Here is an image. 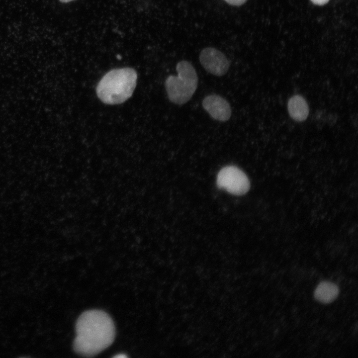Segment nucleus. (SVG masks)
<instances>
[{
	"label": "nucleus",
	"mask_w": 358,
	"mask_h": 358,
	"mask_svg": "<svg viewBox=\"0 0 358 358\" xmlns=\"http://www.w3.org/2000/svg\"><path fill=\"white\" fill-rule=\"evenodd\" d=\"M287 107L290 116L296 121H304L308 115L307 103L300 95H296L291 97L288 102Z\"/></svg>",
	"instance_id": "nucleus-8"
},
{
	"label": "nucleus",
	"mask_w": 358,
	"mask_h": 358,
	"mask_svg": "<svg viewBox=\"0 0 358 358\" xmlns=\"http://www.w3.org/2000/svg\"><path fill=\"white\" fill-rule=\"evenodd\" d=\"M74 351L87 357L94 356L108 347L113 342L115 326L110 316L99 310L83 313L76 325Z\"/></svg>",
	"instance_id": "nucleus-1"
},
{
	"label": "nucleus",
	"mask_w": 358,
	"mask_h": 358,
	"mask_svg": "<svg viewBox=\"0 0 358 358\" xmlns=\"http://www.w3.org/2000/svg\"><path fill=\"white\" fill-rule=\"evenodd\" d=\"M114 358H126V357H127V356L126 355H125V354H119V355L118 354V355H116V356H114Z\"/></svg>",
	"instance_id": "nucleus-11"
},
{
	"label": "nucleus",
	"mask_w": 358,
	"mask_h": 358,
	"mask_svg": "<svg viewBox=\"0 0 358 358\" xmlns=\"http://www.w3.org/2000/svg\"><path fill=\"white\" fill-rule=\"evenodd\" d=\"M217 185L234 195H243L249 190L250 183L243 171L234 166L222 168L217 177Z\"/></svg>",
	"instance_id": "nucleus-4"
},
{
	"label": "nucleus",
	"mask_w": 358,
	"mask_h": 358,
	"mask_svg": "<svg viewBox=\"0 0 358 358\" xmlns=\"http://www.w3.org/2000/svg\"><path fill=\"white\" fill-rule=\"evenodd\" d=\"M137 79V73L132 68L110 70L99 82L96 90L97 95L106 104L121 103L132 94Z\"/></svg>",
	"instance_id": "nucleus-2"
},
{
	"label": "nucleus",
	"mask_w": 358,
	"mask_h": 358,
	"mask_svg": "<svg viewBox=\"0 0 358 358\" xmlns=\"http://www.w3.org/2000/svg\"><path fill=\"white\" fill-rule=\"evenodd\" d=\"M202 105L210 116L216 120L225 122L231 117L232 110L229 103L219 95H207L203 99Z\"/></svg>",
	"instance_id": "nucleus-6"
},
{
	"label": "nucleus",
	"mask_w": 358,
	"mask_h": 358,
	"mask_svg": "<svg viewBox=\"0 0 358 358\" xmlns=\"http://www.w3.org/2000/svg\"><path fill=\"white\" fill-rule=\"evenodd\" d=\"M199 61L207 72L219 77L226 74L230 66L225 54L213 47L204 48L199 54Z\"/></svg>",
	"instance_id": "nucleus-5"
},
{
	"label": "nucleus",
	"mask_w": 358,
	"mask_h": 358,
	"mask_svg": "<svg viewBox=\"0 0 358 358\" xmlns=\"http://www.w3.org/2000/svg\"><path fill=\"white\" fill-rule=\"evenodd\" d=\"M59 0L62 2H69L73 1L74 0Z\"/></svg>",
	"instance_id": "nucleus-12"
},
{
	"label": "nucleus",
	"mask_w": 358,
	"mask_h": 358,
	"mask_svg": "<svg viewBox=\"0 0 358 358\" xmlns=\"http://www.w3.org/2000/svg\"><path fill=\"white\" fill-rule=\"evenodd\" d=\"M339 293V287L335 283L323 281L320 282L315 289L314 297L320 302L328 304L335 300Z\"/></svg>",
	"instance_id": "nucleus-7"
},
{
	"label": "nucleus",
	"mask_w": 358,
	"mask_h": 358,
	"mask_svg": "<svg viewBox=\"0 0 358 358\" xmlns=\"http://www.w3.org/2000/svg\"><path fill=\"white\" fill-rule=\"evenodd\" d=\"M329 0H311L314 4L319 5H322L327 3Z\"/></svg>",
	"instance_id": "nucleus-10"
},
{
	"label": "nucleus",
	"mask_w": 358,
	"mask_h": 358,
	"mask_svg": "<svg viewBox=\"0 0 358 358\" xmlns=\"http://www.w3.org/2000/svg\"><path fill=\"white\" fill-rule=\"evenodd\" d=\"M225 1H226L228 3L232 5H236V6H239L241 5H242L247 0H224Z\"/></svg>",
	"instance_id": "nucleus-9"
},
{
	"label": "nucleus",
	"mask_w": 358,
	"mask_h": 358,
	"mask_svg": "<svg viewBox=\"0 0 358 358\" xmlns=\"http://www.w3.org/2000/svg\"><path fill=\"white\" fill-rule=\"evenodd\" d=\"M176 70L178 75L169 76L165 86L170 101L181 105L188 101L194 93L198 78L195 68L188 61L178 63Z\"/></svg>",
	"instance_id": "nucleus-3"
}]
</instances>
